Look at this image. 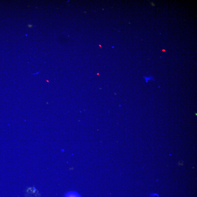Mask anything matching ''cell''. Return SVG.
Instances as JSON below:
<instances>
[{"mask_svg": "<svg viewBox=\"0 0 197 197\" xmlns=\"http://www.w3.org/2000/svg\"><path fill=\"white\" fill-rule=\"evenodd\" d=\"M65 197H82L75 191H71L66 194Z\"/></svg>", "mask_w": 197, "mask_h": 197, "instance_id": "6da1fadb", "label": "cell"}]
</instances>
